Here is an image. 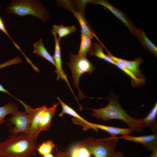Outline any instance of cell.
Returning <instances> with one entry per match:
<instances>
[{
    "label": "cell",
    "instance_id": "obj_1",
    "mask_svg": "<svg viewBox=\"0 0 157 157\" xmlns=\"http://www.w3.org/2000/svg\"><path fill=\"white\" fill-rule=\"evenodd\" d=\"M106 99L109 102L105 107L99 109L89 108L93 110V113H90L92 116L101 119L105 122L111 119L121 120L127 124L129 129L141 134L143 133V127L140 124V119L129 115L121 106L118 97L111 95Z\"/></svg>",
    "mask_w": 157,
    "mask_h": 157
},
{
    "label": "cell",
    "instance_id": "obj_2",
    "mask_svg": "<svg viewBox=\"0 0 157 157\" xmlns=\"http://www.w3.org/2000/svg\"><path fill=\"white\" fill-rule=\"evenodd\" d=\"M37 140L23 133L18 136L9 135L1 142L0 157L34 156L38 145Z\"/></svg>",
    "mask_w": 157,
    "mask_h": 157
},
{
    "label": "cell",
    "instance_id": "obj_3",
    "mask_svg": "<svg viewBox=\"0 0 157 157\" xmlns=\"http://www.w3.org/2000/svg\"><path fill=\"white\" fill-rule=\"evenodd\" d=\"M4 11L20 17L31 16L45 23L48 21L50 17L49 11L40 1L37 0H13L6 7Z\"/></svg>",
    "mask_w": 157,
    "mask_h": 157
},
{
    "label": "cell",
    "instance_id": "obj_4",
    "mask_svg": "<svg viewBox=\"0 0 157 157\" xmlns=\"http://www.w3.org/2000/svg\"><path fill=\"white\" fill-rule=\"evenodd\" d=\"M119 139L117 136L101 139L90 137L78 142L86 147L94 157H114Z\"/></svg>",
    "mask_w": 157,
    "mask_h": 157
},
{
    "label": "cell",
    "instance_id": "obj_5",
    "mask_svg": "<svg viewBox=\"0 0 157 157\" xmlns=\"http://www.w3.org/2000/svg\"><path fill=\"white\" fill-rule=\"evenodd\" d=\"M70 61L67 64L70 68L73 79V85L78 89L79 99L88 98L82 93L79 86L80 78L81 75L87 72L91 75L95 67L87 59L86 56L75 55L71 53L69 56Z\"/></svg>",
    "mask_w": 157,
    "mask_h": 157
},
{
    "label": "cell",
    "instance_id": "obj_6",
    "mask_svg": "<svg viewBox=\"0 0 157 157\" xmlns=\"http://www.w3.org/2000/svg\"><path fill=\"white\" fill-rule=\"evenodd\" d=\"M6 122L8 126L15 125L9 130V132L12 135H17L20 132L28 134L31 122V117L25 110L23 112L18 111L8 119Z\"/></svg>",
    "mask_w": 157,
    "mask_h": 157
},
{
    "label": "cell",
    "instance_id": "obj_7",
    "mask_svg": "<svg viewBox=\"0 0 157 157\" xmlns=\"http://www.w3.org/2000/svg\"><path fill=\"white\" fill-rule=\"evenodd\" d=\"M18 101L23 105L25 110L31 115V122L28 135L30 137L37 138L41 132L40 125L44 114L47 107L44 104L40 107L33 109L20 100L19 99Z\"/></svg>",
    "mask_w": 157,
    "mask_h": 157
},
{
    "label": "cell",
    "instance_id": "obj_8",
    "mask_svg": "<svg viewBox=\"0 0 157 157\" xmlns=\"http://www.w3.org/2000/svg\"><path fill=\"white\" fill-rule=\"evenodd\" d=\"M91 3L99 4L108 9L127 27L134 36H136L138 30L133 23L123 11L111 5L105 0H92Z\"/></svg>",
    "mask_w": 157,
    "mask_h": 157
},
{
    "label": "cell",
    "instance_id": "obj_9",
    "mask_svg": "<svg viewBox=\"0 0 157 157\" xmlns=\"http://www.w3.org/2000/svg\"><path fill=\"white\" fill-rule=\"evenodd\" d=\"M107 51V55L114 61L131 72L137 78L140 80H146L144 76L141 73V70L139 68L140 65L144 61L141 57L135 58L133 61H130L118 58L113 56L104 47Z\"/></svg>",
    "mask_w": 157,
    "mask_h": 157
},
{
    "label": "cell",
    "instance_id": "obj_10",
    "mask_svg": "<svg viewBox=\"0 0 157 157\" xmlns=\"http://www.w3.org/2000/svg\"><path fill=\"white\" fill-rule=\"evenodd\" d=\"M52 33L54 38L55 43L54 53L53 56L56 64V69L55 72L57 75V80H58L60 78L62 80H65L69 87L72 94L75 96L68 81L67 75L64 72L62 68L61 50L59 44L60 41L58 40L56 33L54 32Z\"/></svg>",
    "mask_w": 157,
    "mask_h": 157
},
{
    "label": "cell",
    "instance_id": "obj_11",
    "mask_svg": "<svg viewBox=\"0 0 157 157\" xmlns=\"http://www.w3.org/2000/svg\"><path fill=\"white\" fill-rule=\"evenodd\" d=\"M119 139L140 143L143 145L147 150L152 151L157 147V133L152 134L140 136L129 135L118 137Z\"/></svg>",
    "mask_w": 157,
    "mask_h": 157
},
{
    "label": "cell",
    "instance_id": "obj_12",
    "mask_svg": "<svg viewBox=\"0 0 157 157\" xmlns=\"http://www.w3.org/2000/svg\"><path fill=\"white\" fill-rule=\"evenodd\" d=\"M62 107V111L59 114L60 117H62L64 114H67L74 117L72 120L74 123L80 125L83 127L85 130L90 129L88 121L80 115L75 110L63 102L58 97H57Z\"/></svg>",
    "mask_w": 157,
    "mask_h": 157
},
{
    "label": "cell",
    "instance_id": "obj_13",
    "mask_svg": "<svg viewBox=\"0 0 157 157\" xmlns=\"http://www.w3.org/2000/svg\"><path fill=\"white\" fill-rule=\"evenodd\" d=\"M89 125L91 129L96 131L98 129L106 131L109 133L111 136H116L117 135L121 134L122 136L129 135L133 133V131L129 128H122L104 125L89 122Z\"/></svg>",
    "mask_w": 157,
    "mask_h": 157
},
{
    "label": "cell",
    "instance_id": "obj_14",
    "mask_svg": "<svg viewBox=\"0 0 157 157\" xmlns=\"http://www.w3.org/2000/svg\"><path fill=\"white\" fill-rule=\"evenodd\" d=\"M73 14L80 26L81 33L87 36L91 39L95 37L99 40L92 28L86 20L85 16L76 11H75Z\"/></svg>",
    "mask_w": 157,
    "mask_h": 157
},
{
    "label": "cell",
    "instance_id": "obj_15",
    "mask_svg": "<svg viewBox=\"0 0 157 157\" xmlns=\"http://www.w3.org/2000/svg\"><path fill=\"white\" fill-rule=\"evenodd\" d=\"M157 115V102L145 117L140 119V124L143 127H150L153 133H157V125L156 118Z\"/></svg>",
    "mask_w": 157,
    "mask_h": 157
},
{
    "label": "cell",
    "instance_id": "obj_16",
    "mask_svg": "<svg viewBox=\"0 0 157 157\" xmlns=\"http://www.w3.org/2000/svg\"><path fill=\"white\" fill-rule=\"evenodd\" d=\"M136 36L144 48L157 58V47L147 37L143 29L138 28Z\"/></svg>",
    "mask_w": 157,
    "mask_h": 157
},
{
    "label": "cell",
    "instance_id": "obj_17",
    "mask_svg": "<svg viewBox=\"0 0 157 157\" xmlns=\"http://www.w3.org/2000/svg\"><path fill=\"white\" fill-rule=\"evenodd\" d=\"M59 103H54L52 107H47L44 114L40 126V131L48 130L51 126L53 117L55 113Z\"/></svg>",
    "mask_w": 157,
    "mask_h": 157
},
{
    "label": "cell",
    "instance_id": "obj_18",
    "mask_svg": "<svg viewBox=\"0 0 157 157\" xmlns=\"http://www.w3.org/2000/svg\"><path fill=\"white\" fill-rule=\"evenodd\" d=\"M34 48L33 52L48 61L56 67V64L53 56L47 51L44 44L43 40L40 39L34 42L32 46Z\"/></svg>",
    "mask_w": 157,
    "mask_h": 157
},
{
    "label": "cell",
    "instance_id": "obj_19",
    "mask_svg": "<svg viewBox=\"0 0 157 157\" xmlns=\"http://www.w3.org/2000/svg\"><path fill=\"white\" fill-rule=\"evenodd\" d=\"M104 45L100 42V43L94 42L88 52L90 56H95L106 61L114 65L115 62L107 55L105 54L103 51Z\"/></svg>",
    "mask_w": 157,
    "mask_h": 157
},
{
    "label": "cell",
    "instance_id": "obj_20",
    "mask_svg": "<svg viewBox=\"0 0 157 157\" xmlns=\"http://www.w3.org/2000/svg\"><path fill=\"white\" fill-rule=\"evenodd\" d=\"M69 157H92L89 150L78 142L72 146L68 152Z\"/></svg>",
    "mask_w": 157,
    "mask_h": 157
},
{
    "label": "cell",
    "instance_id": "obj_21",
    "mask_svg": "<svg viewBox=\"0 0 157 157\" xmlns=\"http://www.w3.org/2000/svg\"><path fill=\"white\" fill-rule=\"evenodd\" d=\"M76 30V28L75 25L66 26L62 25H57L55 24L52 26L51 32L58 34V39L60 41L61 38L75 32Z\"/></svg>",
    "mask_w": 157,
    "mask_h": 157
},
{
    "label": "cell",
    "instance_id": "obj_22",
    "mask_svg": "<svg viewBox=\"0 0 157 157\" xmlns=\"http://www.w3.org/2000/svg\"><path fill=\"white\" fill-rule=\"evenodd\" d=\"M18 106L17 104L11 102L0 107V125L6 122L5 117L7 115L15 114L18 110Z\"/></svg>",
    "mask_w": 157,
    "mask_h": 157
},
{
    "label": "cell",
    "instance_id": "obj_23",
    "mask_svg": "<svg viewBox=\"0 0 157 157\" xmlns=\"http://www.w3.org/2000/svg\"><path fill=\"white\" fill-rule=\"evenodd\" d=\"M91 40L87 36L81 33V43L78 55L86 57L92 46Z\"/></svg>",
    "mask_w": 157,
    "mask_h": 157
},
{
    "label": "cell",
    "instance_id": "obj_24",
    "mask_svg": "<svg viewBox=\"0 0 157 157\" xmlns=\"http://www.w3.org/2000/svg\"><path fill=\"white\" fill-rule=\"evenodd\" d=\"M56 145L53 142L50 140L44 141L38 145L37 151L39 154L42 156L51 153Z\"/></svg>",
    "mask_w": 157,
    "mask_h": 157
},
{
    "label": "cell",
    "instance_id": "obj_25",
    "mask_svg": "<svg viewBox=\"0 0 157 157\" xmlns=\"http://www.w3.org/2000/svg\"><path fill=\"white\" fill-rule=\"evenodd\" d=\"M114 65L130 77L131 84L133 87H140L145 83L146 80H140L137 78L131 72L115 62Z\"/></svg>",
    "mask_w": 157,
    "mask_h": 157
},
{
    "label": "cell",
    "instance_id": "obj_26",
    "mask_svg": "<svg viewBox=\"0 0 157 157\" xmlns=\"http://www.w3.org/2000/svg\"><path fill=\"white\" fill-rule=\"evenodd\" d=\"M56 2L58 5L64 8L72 13H73L75 11L76 6L74 1L56 0Z\"/></svg>",
    "mask_w": 157,
    "mask_h": 157
},
{
    "label": "cell",
    "instance_id": "obj_27",
    "mask_svg": "<svg viewBox=\"0 0 157 157\" xmlns=\"http://www.w3.org/2000/svg\"><path fill=\"white\" fill-rule=\"evenodd\" d=\"M92 0H75L76 10L85 16L84 9L86 5L89 3H91Z\"/></svg>",
    "mask_w": 157,
    "mask_h": 157
},
{
    "label": "cell",
    "instance_id": "obj_28",
    "mask_svg": "<svg viewBox=\"0 0 157 157\" xmlns=\"http://www.w3.org/2000/svg\"><path fill=\"white\" fill-rule=\"evenodd\" d=\"M1 9V7L0 6V9ZM0 30L1 31L3 32L11 40V41L13 42L14 46L16 47V48L18 49L20 52L22 51V50L20 49L19 46L13 40V39L10 36L9 34L8 31H7L4 22L2 19L1 17H0Z\"/></svg>",
    "mask_w": 157,
    "mask_h": 157
},
{
    "label": "cell",
    "instance_id": "obj_29",
    "mask_svg": "<svg viewBox=\"0 0 157 157\" xmlns=\"http://www.w3.org/2000/svg\"><path fill=\"white\" fill-rule=\"evenodd\" d=\"M22 61V60L19 57H16L12 59L0 64V69L10 65L21 63Z\"/></svg>",
    "mask_w": 157,
    "mask_h": 157
},
{
    "label": "cell",
    "instance_id": "obj_30",
    "mask_svg": "<svg viewBox=\"0 0 157 157\" xmlns=\"http://www.w3.org/2000/svg\"><path fill=\"white\" fill-rule=\"evenodd\" d=\"M54 156V157H69L68 152L62 151L57 149Z\"/></svg>",
    "mask_w": 157,
    "mask_h": 157
},
{
    "label": "cell",
    "instance_id": "obj_31",
    "mask_svg": "<svg viewBox=\"0 0 157 157\" xmlns=\"http://www.w3.org/2000/svg\"><path fill=\"white\" fill-rule=\"evenodd\" d=\"M0 91L7 93L8 94L11 96L13 97H14L13 95H12L10 93H9V92L1 84H0Z\"/></svg>",
    "mask_w": 157,
    "mask_h": 157
},
{
    "label": "cell",
    "instance_id": "obj_32",
    "mask_svg": "<svg viewBox=\"0 0 157 157\" xmlns=\"http://www.w3.org/2000/svg\"><path fill=\"white\" fill-rule=\"evenodd\" d=\"M114 157H124V156L122 151H118L116 152Z\"/></svg>",
    "mask_w": 157,
    "mask_h": 157
},
{
    "label": "cell",
    "instance_id": "obj_33",
    "mask_svg": "<svg viewBox=\"0 0 157 157\" xmlns=\"http://www.w3.org/2000/svg\"><path fill=\"white\" fill-rule=\"evenodd\" d=\"M149 157H157V148L152 151V153Z\"/></svg>",
    "mask_w": 157,
    "mask_h": 157
},
{
    "label": "cell",
    "instance_id": "obj_34",
    "mask_svg": "<svg viewBox=\"0 0 157 157\" xmlns=\"http://www.w3.org/2000/svg\"><path fill=\"white\" fill-rule=\"evenodd\" d=\"M43 157H54V156L51 153L43 156Z\"/></svg>",
    "mask_w": 157,
    "mask_h": 157
},
{
    "label": "cell",
    "instance_id": "obj_35",
    "mask_svg": "<svg viewBox=\"0 0 157 157\" xmlns=\"http://www.w3.org/2000/svg\"><path fill=\"white\" fill-rule=\"evenodd\" d=\"M0 144H1V142H0Z\"/></svg>",
    "mask_w": 157,
    "mask_h": 157
},
{
    "label": "cell",
    "instance_id": "obj_36",
    "mask_svg": "<svg viewBox=\"0 0 157 157\" xmlns=\"http://www.w3.org/2000/svg\"></svg>",
    "mask_w": 157,
    "mask_h": 157
}]
</instances>
